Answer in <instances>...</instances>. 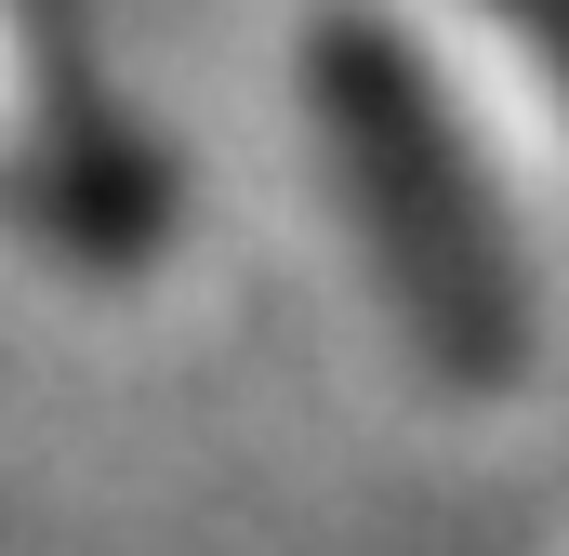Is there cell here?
Segmentation results:
<instances>
[{"label": "cell", "mask_w": 569, "mask_h": 556, "mask_svg": "<svg viewBox=\"0 0 569 556\" xmlns=\"http://www.w3.org/2000/svg\"><path fill=\"white\" fill-rule=\"evenodd\" d=\"M305 107H318V146H331V186L371 239V278L398 305V331L425 345L437 385H517L530 358V278L503 252V212L477 186V159L437 107L425 53L385 27V13H318L305 40Z\"/></svg>", "instance_id": "obj_1"}, {"label": "cell", "mask_w": 569, "mask_h": 556, "mask_svg": "<svg viewBox=\"0 0 569 556\" xmlns=\"http://www.w3.org/2000/svg\"><path fill=\"white\" fill-rule=\"evenodd\" d=\"M490 13H503V27L530 40V67H543V80L569 93V0H490Z\"/></svg>", "instance_id": "obj_2"}]
</instances>
